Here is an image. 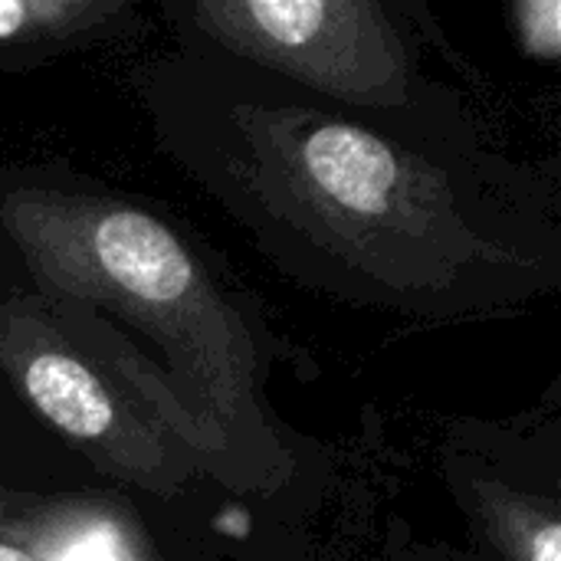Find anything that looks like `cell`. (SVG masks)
<instances>
[{
    "mask_svg": "<svg viewBox=\"0 0 561 561\" xmlns=\"http://www.w3.org/2000/svg\"><path fill=\"white\" fill-rule=\"evenodd\" d=\"M260 197L335 260L401 296H444L506 250L460 214L447 178L394 141L316 112H240Z\"/></svg>",
    "mask_w": 561,
    "mask_h": 561,
    "instance_id": "cell-1",
    "label": "cell"
},
{
    "mask_svg": "<svg viewBox=\"0 0 561 561\" xmlns=\"http://www.w3.org/2000/svg\"><path fill=\"white\" fill-rule=\"evenodd\" d=\"M0 220L46 293L141 329L214 421H247L256 391L250 329L168 224L59 191H13Z\"/></svg>",
    "mask_w": 561,
    "mask_h": 561,
    "instance_id": "cell-2",
    "label": "cell"
},
{
    "mask_svg": "<svg viewBox=\"0 0 561 561\" xmlns=\"http://www.w3.org/2000/svg\"><path fill=\"white\" fill-rule=\"evenodd\" d=\"M197 26L224 49L365 108L408 99V46L375 0H201Z\"/></svg>",
    "mask_w": 561,
    "mask_h": 561,
    "instance_id": "cell-3",
    "label": "cell"
},
{
    "mask_svg": "<svg viewBox=\"0 0 561 561\" xmlns=\"http://www.w3.org/2000/svg\"><path fill=\"white\" fill-rule=\"evenodd\" d=\"M0 365L20 381L33 411L72 444H102L112 450L115 440L118 447H128L112 391L92 365L49 342L39 329L30 335L20 322L0 316Z\"/></svg>",
    "mask_w": 561,
    "mask_h": 561,
    "instance_id": "cell-4",
    "label": "cell"
},
{
    "mask_svg": "<svg viewBox=\"0 0 561 561\" xmlns=\"http://www.w3.org/2000/svg\"><path fill=\"white\" fill-rule=\"evenodd\" d=\"M128 13L125 0H0V69L112 36Z\"/></svg>",
    "mask_w": 561,
    "mask_h": 561,
    "instance_id": "cell-5",
    "label": "cell"
},
{
    "mask_svg": "<svg viewBox=\"0 0 561 561\" xmlns=\"http://www.w3.org/2000/svg\"><path fill=\"white\" fill-rule=\"evenodd\" d=\"M118 533L89 506L0 500V561H115Z\"/></svg>",
    "mask_w": 561,
    "mask_h": 561,
    "instance_id": "cell-6",
    "label": "cell"
},
{
    "mask_svg": "<svg viewBox=\"0 0 561 561\" xmlns=\"http://www.w3.org/2000/svg\"><path fill=\"white\" fill-rule=\"evenodd\" d=\"M477 510L486 539L503 561H561L559 510L542 496L480 483Z\"/></svg>",
    "mask_w": 561,
    "mask_h": 561,
    "instance_id": "cell-7",
    "label": "cell"
},
{
    "mask_svg": "<svg viewBox=\"0 0 561 561\" xmlns=\"http://www.w3.org/2000/svg\"><path fill=\"white\" fill-rule=\"evenodd\" d=\"M516 26L523 49L533 59L556 62L561 56V3L559 0H526L516 3Z\"/></svg>",
    "mask_w": 561,
    "mask_h": 561,
    "instance_id": "cell-8",
    "label": "cell"
}]
</instances>
